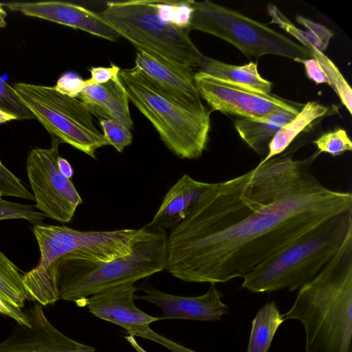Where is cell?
I'll return each mask as SVG.
<instances>
[{"instance_id":"cell-21","label":"cell","mask_w":352,"mask_h":352,"mask_svg":"<svg viewBox=\"0 0 352 352\" xmlns=\"http://www.w3.org/2000/svg\"><path fill=\"white\" fill-rule=\"evenodd\" d=\"M329 112V109L318 102L305 104L298 114L276 133L269 144L267 154L261 162H265L285 152L300 133Z\"/></svg>"},{"instance_id":"cell-36","label":"cell","mask_w":352,"mask_h":352,"mask_svg":"<svg viewBox=\"0 0 352 352\" xmlns=\"http://www.w3.org/2000/svg\"><path fill=\"white\" fill-rule=\"evenodd\" d=\"M126 341L138 351V352H147L137 342L135 336L128 335L125 336Z\"/></svg>"},{"instance_id":"cell-7","label":"cell","mask_w":352,"mask_h":352,"mask_svg":"<svg viewBox=\"0 0 352 352\" xmlns=\"http://www.w3.org/2000/svg\"><path fill=\"white\" fill-rule=\"evenodd\" d=\"M103 19L138 50L187 68H198L204 57L189 30L163 21L155 1H109L100 13Z\"/></svg>"},{"instance_id":"cell-27","label":"cell","mask_w":352,"mask_h":352,"mask_svg":"<svg viewBox=\"0 0 352 352\" xmlns=\"http://www.w3.org/2000/svg\"><path fill=\"white\" fill-rule=\"evenodd\" d=\"M0 192V220L20 219L34 225L41 224L47 217L38 211L35 206L5 200Z\"/></svg>"},{"instance_id":"cell-5","label":"cell","mask_w":352,"mask_h":352,"mask_svg":"<svg viewBox=\"0 0 352 352\" xmlns=\"http://www.w3.org/2000/svg\"><path fill=\"white\" fill-rule=\"evenodd\" d=\"M351 227L352 211L323 221L256 266L241 287L254 293L299 289L333 258Z\"/></svg>"},{"instance_id":"cell-35","label":"cell","mask_w":352,"mask_h":352,"mask_svg":"<svg viewBox=\"0 0 352 352\" xmlns=\"http://www.w3.org/2000/svg\"><path fill=\"white\" fill-rule=\"evenodd\" d=\"M57 166L60 173L64 177L69 179L73 177L74 169L66 159L59 156L57 159Z\"/></svg>"},{"instance_id":"cell-4","label":"cell","mask_w":352,"mask_h":352,"mask_svg":"<svg viewBox=\"0 0 352 352\" xmlns=\"http://www.w3.org/2000/svg\"><path fill=\"white\" fill-rule=\"evenodd\" d=\"M167 236L166 232L149 228L128 254L107 261L89 260L74 252L63 256L56 262L59 298L80 306L85 298L100 291L135 283L165 270Z\"/></svg>"},{"instance_id":"cell-11","label":"cell","mask_w":352,"mask_h":352,"mask_svg":"<svg viewBox=\"0 0 352 352\" xmlns=\"http://www.w3.org/2000/svg\"><path fill=\"white\" fill-rule=\"evenodd\" d=\"M194 79L200 97L213 111L236 117L261 118L281 111L298 113L303 106L274 94L250 90L199 71L195 73Z\"/></svg>"},{"instance_id":"cell-23","label":"cell","mask_w":352,"mask_h":352,"mask_svg":"<svg viewBox=\"0 0 352 352\" xmlns=\"http://www.w3.org/2000/svg\"><path fill=\"white\" fill-rule=\"evenodd\" d=\"M284 321L275 302H267L252 320L247 352H267L277 329Z\"/></svg>"},{"instance_id":"cell-34","label":"cell","mask_w":352,"mask_h":352,"mask_svg":"<svg viewBox=\"0 0 352 352\" xmlns=\"http://www.w3.org/2000/svg\"><path fill=\"white\" fill-rule=\"evenodd\" d=\"M304 65L307 77L316 84L327 83L329 85L327 77L319 63L314 59L309 58L299 61Z\"/></svg>"},{"instance_id":"cell-12","label":"cell","mask_w":352,"mask_h":352,"mask_svg":"<svg viewBox=\"0 0 352 352\" xmlns=\"http://www.w3.org/2000/svg\"><path fill=\"white\" fill-rule=\"evenodd\" d=\"M43 307L37 302L25 311L31 327L17 324L0 343V352H96L93 346L72 340L58 330L47 318Z\"/></svg>"},{"instance_id":"cell-26","label":"cell","mask_w":352,"mask_h":352,"mask_svg":"<svg viewBox=\"0 0 352 352\" xmlns=\"http://www.w3.org/2000/svg\"><path fill=\"white\" fill-rule=\"evenodd\" d=\"M0 109L17 120L36 118L14 88L0 76Z\"/></svg>"},{"instance_id":"cell-8","label":"cell","mask_w":352,"mask_h":352,"mask_svg":"<svg viewBox=\"0 0 352 352\" xmlns=\"http://www.w3.org/2000/svg\"><path fill=\"white\" fill-rule=\"evenodd\" d=\"M190 31L199 30L225 40L248 58L282 56L299 62L312 58L307 48L264 23L210 1H192Z\"/></svg>"},{"instance_id":"cell-9","label":"cell","mask_w":352,"mask_h":352,"mask_svg":"<svg viewBox=\"0 0 352 352\" xmlns=\"http://www.w3.org/2000/svg\"><path fill=\"white\" fill-rule=\"evenodd\" d=\"M12 87L51 136L61 143L95 160L97 150L109 145L80 100L64 95L54 87L16 82Z\"/></svg>"},{"instance_id":"cell-20","label":"cell","mask_w":352,"mask_h":352,"mask_svg":"<svg viewBox=\"0 0 352 352\" xmlns=\"http://www.w3.org/2000/svg\"><path fill=\"white\" fill-rule=\"evenodd\" d=\"M199 71L260 94H272V82L260 75L256 63L233 65L204 56Z\"/></svg>"},{"instance_id":"cell-38","label":"cell","mask_w":352,"mask_h":352,"mask_svg":"<svg viewBox=\"0 0 352 352\" xmlns=\"http://www.w3.org/2000/svg\"><path fill=\"white\" fill-rule=\"evenodd\" d=\"M6 12L3 8V4L0 3V28H3L6 25Z\"/></svg>"},{"instance_id":"cell-31","label":"cell","mask_w":352,"mask_h":352,"mask_svg":"<svg viewBox=\"0 0 352 352\" xmlns=\"http://www.w3.org/2000/svg\"><path fill=\"white\" fill-rule=\"evenodd\" d=\"M85 86V80L74 72H67L59 78L54 88L64 95L76 98Z\"/></svg>"},{"instance_id":"cell-17","label":"cell","mask_w":352,"mask_h":352,"mask_svg":"<svg viewBox=\"0 0 352 352\" xmlns=\"http://www.w3.org/2000/svg\"><path fill=\"white\" fill-rule=\"evenodd\" d=\"M210 185L183 175L170 188L153 220L146 226L158 232L170 231L187 217Z\"/></svg>"},{"instance_id":"cell-22","label":"cell","mask_w":352,"mask_h":352,"mask_svg":"<svg viewBox=\"0 0 352 352\" xmlns=\"http://www.w3.org/2000/svg\"><path fill=\"white\" fill-rule=\"evenodd\" d=\"M267 10L272 17L271 23L277 24L296 39L302 38L307 41L320 52L327 49L331 38L334 35V33L327 27L302 16H297L298 23L305 28V31L301 30L292 23L274 5H268Z\"/></svg>"},{"instance_id":"cell-18","label":"cell","mask_w":352,"mask_h":352,"mask_svg":"<svg viewBox=\"0 0 352 352\" xmlns=\"http://www.w3.org/2000/svg\"><path fill=\"white\" fill-rule=\"evenodd\" d=\"M78 97L91 116L133 128L128 96L119 78L104 84L86 85Z\"/></svg>"},{"instance_id":"cell-30","label":"cell","mask_w":352,"mask_h":352,"mask_svg":"<svg viewBox=\"0 0 352 352\" xmlns=\"http://www.w3.org/2000/svg\"><path fill=\"white\" fill-rule=\"evenodd\" d=\"M128 335L150 340L165 346L172 352H197L158 334L149 326L136 328L129 332Z\"/></svg>"},{"instance_id":"cell-1","label":"cell","mask_w":352,"mask_h":352,"mask_svg":"<svg viewBox=\"0 0 352 352\" xmlns=\"http://www.w3.org/2000/svg\"><path fill=\"white\" fill-rule=\"evenodd\" d=\"M320 154L294 160L290 149L211 183L170 231L166 270L189 283L243 278L323 221L352 211L351 192L326 187L312 173Z\"/></svg>"},{"instance_id":"cell-33","label":"cell","mask_w":352,"mask_h":352,"mask_svg":"<svg viewBox=\"0 0 352 352\" xmlns=\"http://www.w3.org/2000/svg\"><path fill=\"white\" fill-rule=\"evenodd\" d=\"M0 314L6 316L21 325L31 327L32 324L26 311L17 308L8 302L0 294Z\"/></svg>"},{"instance_id":"cell-15","label":"cell","mask_w":352,"mask_h":352,"mask_svg":"<svg viewBox=\"0 0 352 352\" xmlns=\"http://www.w3.org/2000/svg\"><path fill=\"white\" fill-rule=\"evenodd\" d=\"M136 291L134 283H122L90 296L80 306L86 305L96 317L120 326L128 333L160 320L159 317L146 314L135 305Z\"/></svg>"},{"instance_id":"cell-3","label":"cell","mask_w":352,"mask_h":352,"mask_svg":"<svg viewBox=\"0 0 352 352\" xmlns=\"http://www.w3.org/2000/svg\"><path fill=\"white\" fill-rule=\"evenodd\" d=\"M124 228L105 231H81L64 226L34 225L33 233L40 250L38 265L23 274V285L30 300L43 306L59 300L56 262L74 252L89 260L107 261L128 254L148 231Z\"/></svg>"},{"instance_id":"cell-28","label":"cell","mask_w":352,"mask_h":352,"mask_svg":"<svg viewBox=\"0 0 352 352\" xmlns=\"http://www.w3.org/2000/svg\"><path fill=\"white\" fill-rule=\"evenodd\" d=\"M320 153H328L333 157L352 151V142L346 131L338 129L323 133L313 141Z\"/></svg>"},{"instance_id":"cell-32","label":"cell","mask_w":352,"mask_h":352,"mask_svg":"<svg viewBox=\"0 0 352 352\" xmlns=\"http://www.w3.org/2000/svg\"><path fill=\"white\" fill-rule=\"evenodd\" d=\"M120 68L111 63L110 67H94L90 69L91 77L85 80L86 85L104 84L118 79Z\"/></svg>"},{"instance_id":"cell-29","label":"cell","mask_w":352,"mask_h":352,"mask_svg":"<svg viewBox=\"0 0 352 352\" xmlns=\"http://www.w3.org/2000/svg\"><path fill=\"white\" fill-rule=\"evenodd\" d=\"M102 134L109 145L122 153L132 143L133 135L131 129L113 121L100 120Z\"/></svg>"},{"instance_id":"cell-13","label":"cell","mask_w":352,"mask_h":352,"mask_svg":"<svg viewBox=\"0 0 352 352\" xmlns=\"http://www.w3.org/2000/svg\"><path fill=\"white\" fill-rule=\"evenodd\" d=\"M141 289L145 295L135 296L159 307L162 311L160 320L184 319L192 320L214 321L227 314L229 308L222 300V294L214 283H210L209 289L197 296H181L161 292L150 285H144Z\"/></svg>"},{"instance_id":"cell-16","label":"cell","mask_w":352,"mask_h":352,"mask_svg":"<svg viewBox=\"0 0 352 352\" xmlns=\"http://www.w3.org/2000/svg\"><path fill=\"white\" fill-rule=\"evenodd\" d=\"M135 63L148 78L180 102L196 109L205 107L195 85L192 69L138 50Z\"/></svg>"},{"instance_id":"cell-10","label":"cell","mask_w":352,"mask_h":352,"mask_svg":"<svg viewBox=\"0 0 352 352\" xmlns=\"http://www.w3.org/2000/svg\"><path fill=\"white\" fill-rule=\"evenodd\" d=\"M52 138L50 148H34L27 159V174L35 198L36 208L47 217L69 222L82 199L71 179L64 177L57 166L58 145Z\"/></svg>"},{"instance_id":"cell-6","label":"cell","mask_w":352,"mask_h":352,"mask_svg":"<svg viewBox=\"0 0 352 352\" xmlns=\"http://www.w3.org/2000/svg\"><path fill=\"white\" fill-rule=\"evenodd\" d=\"M129 100L150 121L164 144L181 159L199 158L210 129L206 107H188L167 94L135 66L120 69Z\"/></svg>"},{"instance_id":"cell-25","label":"cell","mask_w":352,"mask_h":352,"mask_svg":"<svg viewBox=\"0 0 352 352\" xmlns=\"http://www.w3.org/2000/svg\"><path fill=\"white\" fill-rule=\"evenodd\" d=\"M155 5L163 21L190 31L193 12L192 1H155Z\"/></svg>"},{"instance_id":"cell-14","label":"cell","mask_w":352,"mask_h":352,"mask_svg":"<svg viewBox=\"0 0 352 352\" xmlns=\"http://www.w3.org/2000/svg\"><path fill=\"white\" fill-rule=\"evenodd\" d=\"M5 6L10 10L26 16L81 30L111 41H115L120 37L100 13L72 3L58 1L14 2Z\"/></svg>"},{"instance_id":"cell-19","label":"cell","mask_w":352,"mask_h":352,"mask_svg":"<svg viewBox=\"0 0 352 352\" xmlns=\"http://www.w3.org/2000/svg\"><path fill=\"white\" fill-rule=\"evenodd\" d=\"M297 114L293 111H281L261 118L236 117L234 127L241 138L263 160L276 133Z\"/></svg>"},{"instance_id":"cell-2","label":"cell","mask_w":352,"mask_h":352,"mask_svg":"<svg viewBox=\"0 0 352 352\" xmlns=\"http://www.w3.org/2000/svg\"><path fill=\"white\" fill-rule=\"evenodd\" d=\"M283 318L302 323L306 352H352V227L333 258L299 289Z\"/></svg>"},{"instance_id":"cell-37","label":"cell","mask_w":352,"mask_h":352,"mask_svg":"<svg viewBox=\"0 0 352 352\" xmlns=\"http://www.w3.org/2000/svg\"><path fill=\"white\" fill-rule=\"evenodd\" d=\"M17 120L14 116L0 109V124L12 120Z\"/></svg>"},{"instance_id":"cell-24","label":"cell","mask_w":352,"mask_h":352,"mask_svg":"<svg viewBox=\"0 0 352 352\" xmlns=\"http://www.w3.org/2000/svg\"><path fill=\"white\" fill-rule=\"evenodd\" d=\"M23 274L0 251V294L13 306L23 309L30 300L23 285Z\"/></svg>"}]
</instances>
